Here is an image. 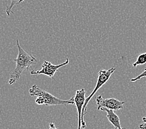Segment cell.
<instances>
[{
    "mask_svg": "<svg viewBox=\"0 0 146 129\" xmlns=\"http://www.w3.org/2000/svg\"><path fill=\"white\" fill-rule=\"evenodd\" d=\"M16 44L18 48V54L17 57L14 59L16 64V67L10 75L8 81L10 85L18 81L22 73L25 70H29L30 69L33 70L32 66L35 65L38 62L36 58L33 55L29 54L21 47L18 39H16Z\"/></svg>",
    "mask_w": 146,
    "mask_h": 129,
    "instance_id": "cell-1",
    "label": "cell"
},
{
    "mask_svg": "<svg viewBox=\"0 0 146 129\" xmlns=\"http://www.w3.org/2000/svg\"><path fill=\"white\" fill-rule=\"evenodd\" d=\"M31 96H37L35 102L38 105L46 106H67L74 104V97L68 100H62L53 96L46 91L42 90L36 85H34L29 90Z\"/></svg>",
    "mask_w": 146,
    "mask_h": 129,
    "instance_id": "cell-2",
    "label": "cell"
},
{
    "mask_svg": "<svg viewBox=\"0 0 146 129\" xmlns=\"http://www.w3.org/2000/svg\"><path fill=\"white\" fill-rule=\"evenodd\" d=\"M115 70H116L115 68H111L109 69H101V70L99 71L98 79H97V82H96L95 88H94L92 93L86 98L84 106H83V107L82 114V128H85L86 127L85 121L84 120V117H85V115L86 114V112H87V106L89 101L92 99L93 96L95 95L96 93L98 91V89H100L108 81L111 75L113 74V73L115 71Z\"/></svg>",
    "mask_w": 146,
    "mask_h": 129,
    "instance_id": "cell-3",
    "label": "cell"
},
{
    "mask_svg": "<svg viewBox=\"0 0 146 129\" xmlns=\"http://www.w3.org/2000/svg\"><path fill=\"white\" fill-rule=\"evenodd\" d=\"M69 59L67 58L65 62L60 65H54L51 62L48 61H44L42 66V69L39 70H32L31 71V75H44L47 76L48 77L53 78L56 72L58 70V69L67 65L69 64Z\"/></svg>",
    "mask_w": 146,
    "mask_h": 129,
    "instance_id": "cell-4",
    "label": "cell"
},
{
    "mask_svg": "<svg viewBox=\"0 0 146 129\" xmlns=\"http://www.w3.org/2000/svg\"><path fill=\"white\" fill-rule=\"evenodd\" d=\"M96 102L98 110H100L102 107L113 110H119L123 109L124 104H125L124 101H120L115 98L105 99L102 95H99L96 97Z\"/></svg>",
    "mask_w": 146,
    "mask_h": 129,
    "instance_id": "cell-5",
    "label": "cell"
},
{
    "mask_svg": "<svg viewBox=\"0 0 146 129\" xmlns=\"http://www.w3.org/2000/svg\"><path fill=\"white\" fill-rule=\"evenodd\" d=\"M85 89H81L76 90L75 95L74 96V104L75 105L78 112V129H81L82 128V114L83 106H84L85 101L86 99L85 97Z\"/></svg>",
    "mask_w": 146,
    "mask_h": 129,
    "instance_id": "cell-6",
    "label": "cell"
},
{
    "mask_svg": "<svg viewBox=\"0 0 146 129\" xmlns=\"http://www.w3.org/2000/svg\"><path fill=\"white\" fill-rule=\"evenodd\" d=\"M100 110L104 111V112H106V117L110 121V122L113 125L114 129H126L125 127H121L120 118L119 116L114 112V110L104 107L101 108Z\"/></svg>",
    "mask_w": 146,
    "mask_h": 129,
    "instance_id": "cell-7",
    "label": "cell"
},
{
    "mask_svg": "<svg viewBox=\"0 0 146 129\" xmlns=\"http://www.w3.org/2000/svg\"><path fill=\"white\" fill-rule=\"evenodd\" d=\"M24 0H11V2L10 3V5L9 6H7L6 9V13L8 16H10L11 13H13L12 11V9L13 8V7L15 5H19L20 3H21L23 2Z\"/></svg>",
    "mask_w": 146,
    "mask_h": 129,
    "instance_id": "cell-8",
    "label": "cell"
},
{
    "mask_svg": "<svg viewBox=\"0 0 146 129\" xmlns=\"http://www.w3.org/2000/svg\"><path fill=\"white\" fill-rule=\"evenodd\" d=\"M146 64V52L144 54H142L139 55L137 58V60L135 61L133 66V67H136L138 65H142Z\"/></svg>",
    "mask_w": 146,
    "mask_h": 129,
    "instance_id": "cell-9",
    "label": "cell"
},
{
    "mask_svg": "<svg viewBox=\"0 0 146 129\" xmlns=\"http://www.w3.org/2000/svg\"><path fill=\"white\" fill-rule=\"evenodd\" d=\"M144 77H146V68L145 69V70L143 72H142V73H141L139 75H138L135 78H132L131 79V82H135V81H138V80L141 79V78H144Z\"/></svg>",
    "mask_w": 146,
    "mask_h": 129,
    "instance_id": "cell-10",
    "label": "cell"
},
{
    "mask_svg": "<svg viewBox=\"0 0 146 129\" xmlns=\"http://www.w3.org/2000/svg\"><path fill=\"white\" fill-rule=\"evenodd\" d=\"M142 121H143L144 124H141L139 127L140 129H146V116L142 118Z\"/></svg>",
    "mask_w": 146,
    "mask_h": 129,
    "instance_id": "cell-11",
    "label": "cell"
},
{
    "mask_svg": "<svg viewBox=\"0 0 146 129\" xmlns=\"http://www.w3.org/2000/svg\"><path fill=\"white\" fill-rule=\"evenodd\" d=\"M49 129H58L56 127H55V124L53 122H50L49 124Z\"/></svg>",
    "mask_w": 146,
    "mask_h": 129,
    "instance_id": "cell-12",
    "label": "cell"
}]
</instances>
